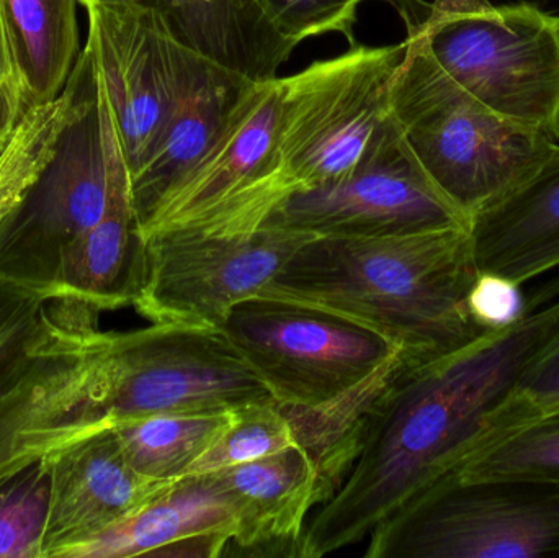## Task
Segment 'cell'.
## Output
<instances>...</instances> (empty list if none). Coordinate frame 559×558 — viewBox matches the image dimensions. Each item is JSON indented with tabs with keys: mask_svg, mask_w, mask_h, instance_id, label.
<instances>
[{
	"mask_svg": "<svg viewBox=\"0 0 559 558\" xmlns=\"http://www.w3.org/2000/svg\"><path fill=\"white\" fill-rule=\"evenodd\" d=\"M558 333L559 285L532 298L512 327L436 359H404L365 408L354 462L306 524L301 558L368 539L391 514L531 422L519 385Z\"/></svg>",
	"mask_w": 559,
	"mask_h": 558,
	"instance_id": "1",
	"label": "cell"
},
{
	"mask_svg": "<svg viewBox=\"0 0 559 558\" xmlns=\"http://www.w3.org/2000/svg\"><path fill=\"white\" fill-rule=\"evenodd\" d=\"M478 275L468 228L378 238L314 236L259 297L347 318L386 337L407 363H424L489 333L468 310Z\"/></svg>",
	"mask_w": 559,
	"mask_h": 558,
	"instance_id": "2",
	"label": "cell"
},
{
	"mask_svg": "<svg viewBox=\"0 0 559 558\" xmlns=\"http://www.w3.org/2000/svg\"><path fill=\"white\" fill-rule=\"evenodd\" d=\"M391 82L390 115L440 193L472 222L514 192L558 143L496 115L433 61L414 29Z\"/></svg>",
	"mask_w": 559,
	"mask_h": 558,
	"instance_id": "3",
	"label": "cell"
},
{
	"mask_svg": "<svg viewBox=\"0 0 559 558\" xmlns=\"http://www.w3.org/2000/svg\"><path fill=\"white\" fill-rule=\"evenodd\" d=\"M463 91L519 127L559 140V16L534 3L429 19L426 0H390Z\"/></svg>",
	"mask_w": 559,
	"mask_h": 558,
	"instance_id": "4",
	"label": "cell"
},
{
	"mask_svg": "<svg viewBox=\"0 0 559 558\" xmlns=\"http://www.w3.org/2000/svg\"><path fill=\"white\" fill-rule=\"evenodd\" d=\"M74 71V108L51 159L0 222V281L48 297H56L69 254L100 222L108 200L105 94L85 45Z\"/></svg>",
	"mask_w": 559,
	"mask_h": 558,
	"instance_id": "5",
	"label": "cell"
},
{
	"mask_svg": "<svg viewBox=\"0 0 559 558\" xmlns=\"http://www.w3.org/2000/svg\"><path fill=\"white\" fill-rule=\"evenodd\" d=\"M105 425L156 415L225 413L275 403L222 330L156 324L102 331L94 351Z\"/></svg>",
	"mask_w": 559,
	"mask_h": 558,
	"instance_id": "6",
	"label": "cell"
},
{
	"mask_svg": "<svg viewBox=\"0 0 559 558\" xmlns=\"http://www.w3.org/2000/svg\"><path fill=\"white\" fill-rule=\"evenodd\" d=\"M222 331L286 412L335 408L404 359L386 337L361 324L280 298L241 301Z\"/></svg>",
	"mask_w": 559,
	"mask_h": 558,
	"instance_id": "7",
	"label": "cell"
},
{
	"mask_svg": "<svg viewBox=\"0 0 559 558\" xmlns=\"http://www.w3.org/2000/svg\"><path fill=\"white\" fill-rule=\"evenodd\" d=\"M406 41L350 46L280 78L277 173L289 192L337 182L360 163L390 117V91Z\"/></svg>",
	"mask_w": 559,
	"mask_h": 558,
	"instance_id": "8",
	"label": "cell"
},
{
	"mask_svg": "<svg viewBox=\"0 0 559 558\" xmlns=\"http://www.w3.org/2000/svg\"><path fill=\"white\" fill-rule=\"evenodd\" d=\"M365 558H559V491L455 474L391 514Z\"/></svg>",
	"mask_w": 559,
	"mask_h": 558,
	"instance_id": "9",
	"label": "cell"
},
{
	"mask_svg": "<svg viewBox=\"0 0 559 558\" xmlns=\"http://www.w3.org/2000/svg\"><path fill=\"white\" fill-rule=\"evenodd\" d=\"M311 238L271 226L228 236L157 229L144 238L146 262L134 310L151 323L222 330L229 311L259 297Z\"/></svg>",
	"mask_w": 559,
	"mask_h": 558,
	"instance_id": "10",
	"label": "cell"
},
{
	"mask_svg": "<svg viewBox=\"0 0 559 558\" xmlns=\"http://www.w3.org/2000/svg\"><path fill=\"white\" fill-rule=\"evenodd\" d=\"M280 78L252 82L215 140L167 193L146 225L209 235H249L264 228L288 195L277 173Z\"/></svg>",
	"mask_w": 559,
	"mask_h": 558,
	"instance_id": "11",
	"label": "cell"
},
{
	"mask_svg": "<svg viewBox=\"0 0 559 558\" xmlns=\"http://www.w3.org/2000/svg\"><path fill=\"white\" fill-rule=\"evenodd\" d=\"M265 226L312 236L378 238L469 228V222L430 182L390 115L348 176L289 192Z\"/></svg>",
	"mask_w": 559,
	"mask_h": 558,
	"instance_id": "12",
	"label": "cell"
},
{
	"mask_svg": "<svg viewBox=\"0 0 559 558\" xmlns=\"http://www.w3.org/2000/svg\"><path fill=\"white\" fill-rule=\"evenodd\" d=\"M91 51L130 177L143 166L182 95L193 52L177 45L143 0L85 5Z\"/></svg>",
	"mask_w": 559,
	"mask_h": 558,
	"instance_id": "13",
	"label": "cell"
},
{
	"mask_svg": "<svg viewBox=\"0 0 559 558\" xmlns=\"http://www.w3.org/2000/svg\"><path fill=\"white\" fill-rule=\"evenodd\" d=\"M45 459L51 472V491L43 558L64 557L79 544L136 513L174 484L138 474L124 459L114 428L85 436Z\"/></svg>",
	"mask_w": 559,
	"mask_h": 558,
	"instance_id": "14",
	"label": "cell"
},
{
	"mask_svg": "<svg viewBox=\"0 0 559 558\" xmlns=\"http://www.w3.org/2000/svg\"><path fill=\"white\" fill-rule=\"evenodd\" d=\"M212 474L225 485L238 511V530L229 547L251 557H301L306 518L328 501L318 465L302 446Z\"/></svg>",
	"mask_w": 559,
	"mask_h": 558,
	"instance_id": "15",
	"label": "cell"
},
{
	"mask_svg": "<svg viewBox=\"0 0 559 558\" xmlns=\"http://www.w3.org/2000/svg\"><path fill=\"white\" fill-rule=\"evenodd\" d=\"M105 94V92H104ZM108 200L100 222L72 249L56 297H74L102 311L133 307L143 284L146 241L131 197L130 173L105 95Z\"/></svg>",
	"mask_w": 559,
	"mask_h": 558,
	"instance_id": "16",
	"label": "cell"
},
{
	"mask_svg": "<svg viewBox=\"0 0 559 558\" xmlns=\"http://www.w3.org/2000/svg\"><path fill=\"white\" fill-rule=\"evenodd\" d=\"M177 45L248 82L278 78L296 46L265 0H143Z\"/></svg>",
	"mask_w": 559,
	"mask_h": 558,
	"instance_id": "17",
	"label": "cell"
},
{
	"mask_svg": "<svg viewBox=\"0 0 559 558\" xmlns=\"http://www.w3.org/2000/svg\"><path fill=\"white\" fill-rule=\"evenodd\" d=\"M479 272L518 284L559 265V146L514 192L469 222Z\"/></svg>",
	"mask_w": 559,
	"mask_h": 558,
	"instance_id": "18",
	"label": "cell"
},
{
	"mask_svg": "<svg viewBox=\"0 0 559 558\" xmlns=\"http://www.w3.org/2000/svg\"><path fill=\"white\" fill-rule=\"evenodd\" d=\"M252 82L193 56L182 95L143 166L130 177L140 228L205 153Z\"/></svg>",
	"mask_w": 559,
	"mask_h": 558,
	"instance_id": "19",
	"label": "cell"
},
{
	"mask_svg": "<svg viewBox=\"0 0 559 558\" xmlns=\"http://www.w3.org/2000/svg\"><path fill=\"white\" fill-rule=\"evenodd\" d=\"M238 511L215 474L187 475L121 523L79 544L62 558L166 556L170 547L203 536L235 537Z\"/></svg>",
	"mask_w": 559,
	"mask_h": 558,
	"instance_id": "20",
	"label": "cell"
},
{
	"mask_svg": "<svg viewBox=\"0 0 559 558\" xmlns=\"http://www.w3.org/2000/svg\"><path fill=\"white\" fill-rule=\"evenodd\" d=\"M79 0H0L25 110L55 100L81 56Z\"/></svg>",
	"mask_w": 559,
	"mask_h": 558,
	"instance_id": "21",
	"label": "cell"
},
{
	"mask_svg": "<svg viewBox=\"0 0 559 558\" xmlns=\"http://www.w3.org/2000/svg\"><path fill=\"white\" fill-rule=\"evenodd\" d=\"M233 412V409H231ZM231 412L156 415L114 426L128 464L157 482H176L215 444L231 422Z\"/></svg>",
	"mask_w": 559,
	"mask_h": 558,
	"instance_id": "22",
	"label": "cell"
},
{
	"mask_svg": "<svg viewBox=\"0 0 559 558\" xmlns=\"http://www.w3.org/2000/svg\"><path fill=\"white\" fill-rule=\"evenodd\" d=\"M78 95V74L72 69L64 91L48 104L28 108L0 153V222L19 205L38 179L59 134L68 124Z\"/></svg>",
	"mask_w": 559,
	"mask_h": 558,
	"instance_id": "23",
	"label": "cell"
},
{
	"mask_svg": "<svg viewBox=\"0 0 559 558\" xmlns=\"http://www.w3.org/2000/svg\"><path fill=\"white\" fill-rule=\"evenodd\" d=\"M460 480H511L559 491V409L502 436L455 472Z\"/></svg>",
	"mask_w": 559,
	"mask_h": 558,
	"instance_id": "24",
	"label": "cell"
},
{
	"mask_svg": "<svg viewBox=\"0 0 559 558\" xmlns=\"http://www.w3.org/2000/svg\"><path fill=\"white\" fill-rule=\"evenodd\" d=\"M49 491L45 458L0 477V558H43Z\"/></svg>",
	"mask_w": 559,
	"mask_h": 558,
	"instance_id": "25",
	"label": "cell"
},
{
	"mask_svg": "<svg viewBox=\"0 0 559 558\" xmlns=\"http://www.w3.org/2000/svg\"><path fill=\"white\" fill-rule=\"evenodd\" d=\"M298 444L292 419L277 403H252L233 409L231 422L189 475L212 474L258 461Z\"/></svg>",
	"mask_w": 559,
	"mask_h": 558,
	"instance_id": "26",
	"label": "cell"
},
{
	"mask_svg": "<svg viewBox=\"0 0 559 558\" xmlns=\"http://www.w3.org/2000/svg\"><path fill=\"white\" fill-rule=\"evenodd\" d=\"M280 32L295 45L312 36L337 33L350 46L358 7L364 0H265Z\"/></svg>",
	"mask_w": 559,
	"mask_h": 558,
	"instance_id": "27",
	"label": "cell"
},
{
	"mask_svg": "<svg viewBox=\"0 0 559 558\" xmlns=\"http://www.w3.org/2000/svg\"><path fill=\"white\" fill-rule=\"evenodd\" d=\"M527 300L522 284L498 274L479 272L468 297V310L483 330L498 331L512 327L525 317Z\"/></svg>",
	"mask_w": 559,
	"mask_h": 558,
	"instance_id": "28",
	"label": "cell"
},
{
	"mask_svg": "<svg viewBox=\"0 0 559 558\" xmlns=\"http://www.w3.org/2000/svg\"><path fill=\"white\" fill-rule=\"evenodd\" d=\"M519 400L531 419L559 409V333L522 377Z\"/></svg>",
	"mask_w": 559,
	"mask_h": 558,
	"instance_id": "29",
	"label": "cell"
},
{
	"mask_svg": "<svg viewBox=\"0 0 559 558\" xmlns=\"http://www.w3.org/2000/svg\"><path fill=\"white\" fill-rule=\"evenodd\" d=\"M45 297L48 295L0 281V390L20 363V341L16 337L20 314Z\"/></svg>",
	"mask_w": 559,
	"mask_h": 558,
	"instance_id": "30",
	"label": "cell"
},
{
	"mask_svg": "<svg viewBox=\"0 0 559 558\" xmlns=\"http://www.w3.org/2000/svg\"><path fill=\"white\" fill-rule=\"evenodd\" d=\"M25 111L19 92L0 82V138H9L13 133Z\"/></svg>",
	"mask_w": 559,
	"mask_h": 558,
	"instance_id": "31",
	"label": "cell"
},
{
	"mask_svg": "<svg viewBox=\"0 0 559 558\" xmlns=\"http://www.w3.org/2000/svg\"><path fill=\"white\" fill-rule=\"evenodd\" d=\"M489 7H492L489 0H433L432 3H426V13L429 19H440L459 13L481 12Z\"/></svg>",
	"mask_w": 559,
	"mask_h": 558,
	"instance_id": "32",
	"label": "cell"
},
{
	"mask_svg": "<svg viewBox=\"0 0 559 558\" xmlns=\"http://www.w3.org/2000/svg\"><path fill=\"white\" fill-rule=\"evenodd\" d=\"M0 82L19 92L15 69H13L9 46H7L5 32H3L2 12H0Z\"/></svg>",
	"mask_w": 559,
	"mask_h": 558,
	"instance_id": "33",
	"label": "cell"
},
{
	"mask_svg": "<svg viewBox=\"0 0 559 558\" xmlns=\"http://www.w3.org/2000/svg\"><path fill=\"white\" fill-rule=\"evenodd\" d=\"M10 136H12V134H10ZM10 136L9 138H0V153H2L3 147H5L7 143H9Z\"/></svg>",
	"mask_w": 559,
	"mask_h": 558,
	"instance_id": "34",
	"label": "cell"
},
{
	"mask_svg": "<svg viewBox=\"0 0 559 558\" xmlns=\"http://www.w3.org/2000/svg\"><path fill=\"white\" fill-rule=\"evenodd\" d=\"M94 2H97V0H79V3H81V5H88V3H94Z\"/></svg>",
	"mask_w": 559,
	"mask_h": 558,
	"instance_id": "35",
	"label": "cell"
}]
</instances>
